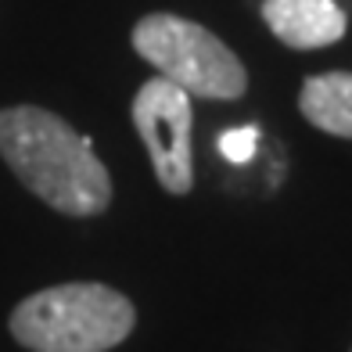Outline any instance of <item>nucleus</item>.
<instances>
[{"label": "nucleus", "mask_w": 352, "mask_h": 352, "mask_svg": "<svg viewBox=\"0 0 352 352\" xmlns=\"http://www.w3.org/2000/svg\"><path fill=\"white\" fill-rule=\"evenodd\" d=\"M0 155L11 173L65 216H98L111 201V176L65 119L33 104L0 111Z\"/></svg>", "instance_id": "f257e3e1"}, {"label": "nucleus", "mask_w": 352, "mask_h": 352, "mask_svg": "<svg viewBox=\"0 0 352 352\" xmlns=\"http://www.w3.org/2000/svg\"><path fill=\"white\" fill-rule=\"evenodd\" d=\"M133 331V302L104 284H58L11 313L14 342L33 352H104Z\"/></svg>", "instance_id": "f03ea898"}, {"label": "nucleus", "mask_w": 352, "mask_h": 352, "mask_svg": "<svg viewBox=\"0 0 352 352\" xmlns=\"http://www.w3.org/2000/svg\"><path fill=\"white\" fill-rule=\"evenodd\" d=\"M137 54L158 69V76L187 90L190 98L234 101L248 90V72L227 43L205 25L180 14H144L133 25Z\"/></svg>", "instance_id": "7ed1b4c3"}, {"label": "nucleus", "mask_w": 352, "mask_h": 352, "mask_svg": "<svg viewBox=\"0 0 352 352\" xmlns=\"http://www.w3.org/2000/svg\"><path fill=\"white\" fill-rule=\"evenodd\" d=\"M133 126L151 155L155 176L169 195H187L195 184L190 166V94L169 79H148L133 98Z\"/></svg>", "instance_id": "20e7f679"}, {"label": "nucleus", "mask_w": 352, "mask_h": 352, "mask_svg": "<svg viewBox=\"0 0 352 352\" xmlns=\"http://www.w3.org/2000/svg\"><path fill=\"white\" fill-rule=\"evenodd\" d=\"M263 22L284 47L316 51L345 36V11L334 0H266Z\"/></svg>", "instance_id": "39448f33"}, {"label": "nucleus", "mask_w": 352, "mask_h": 352, "mask_svg": "<svg viewBox=\"0 0 352 352\" xmlns=\"http://www.w3.org/2000/svg\"><path fill=\"white\" fill-rule=\"evenodd\" d=\"M298 108L316 130L352 140V72H324L306 79Z\"/></svg>", "instance_id": "423d86ee"}, {"label": "nucleus", "mask_w": 352, "mask_h": 352, "mask_svg": "<svg viewBox=\"0 0 352 352\" xmlns=\"http://www.w3.org/2000/svg\"><path fill=\"white\" fill-rule=\"evenodd\" d=\"M255 148H259V130H255V126H241V130H227V133L219 137V151H223V158H227V162H234V166H245V162H252Z\"/></svg>", "instance_id": "0eeeda50"}]
</instances>
